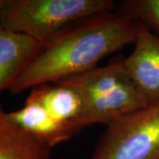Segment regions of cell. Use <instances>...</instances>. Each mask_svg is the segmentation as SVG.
<instances>
[{"label":"cell","mask_w":159,"mask_h":159,"mask_svg":"<svg viewBox=\"0 0 159 159\" xmlns=\"http://www.w3.org/2000/svg\"><path fill=\"white\" fill-rule=\"evenodd\" d=\"M6 5H7V0H0V30L5 29V26H4V14H5Z\"/></svg>","instance_id":"11"},{"label":"cell","mask_w":159,"mask_h":159,"mask_svg":"<svg viewBox=\"0 0 159 159\" xmlns=\"http://www.w3.org/2000/svg\"><path fill=\"white\" fill-rule=\"evenodd\" d=\"M31 94L58 123L74 134L85 127L82 97L79 91L66 81L36 87L32 89Z\"/></svg>","instance_id":"6"},{"label":"cell","mask_w":159,"mask_h":159,"mask_svg":"<svg viewBox=\"0 0 159 159\" xmlns=\"http://www.w3.org/2000/svg\"><path fill=\"white\" fill-rule=\"evenodd\" d=\"M116 10L159 34V0H125Z\"/></svg>","instance_id":"10"},{"label":"cell","mask_w":159,"mask_h":159,"mask_svg":"<svg viewBox=\"0 0 159 159\" xmlns=\"http://www.w3.org/2000/svg\"><path fill=\"white\" fill-rule=\"evenodd\" d=\"M9 115L18 125L51 148L75 135L58 123L31 93L22 108Z\"/></svg>","instance_id":"8"},{"label":"cell","mask_w":159,"mask_h":159,"mask_svg":"<svg viewBox=\"0 0 159 159\" xmlns=\"http://www.w3.org/2000/svg\"><path fill=\"white\" fill-rule=\"evenodd\" d=\"M116 9L113 0H7L4 26L45 45L74 25Z\"/></svg>","instance_id":"2"},{"label":"cell","mask_w":159,"mask_h":159,"mask_svg":"<svg viewBox=\"0 0 159 159\" xmlns=\"http://www.w3.org/2000/svg\"><path fill=\"white\" fill-rule=\"evenodd\" d=\"M51 148L11 119L0 105V159H51Z\"/></svg>","instance_id":"9"},{"label":"cell","mask_w":159,"mask_h":159,"mask_svg":"<svg viewBox=\"0 0 159 159\" xmlns=\"http://www.w3.org/2000/svg\"><path fill=\"white\" fill-rule=\"evenodd\" d=\"M91 159H159V102L108 125Z\"/></svg>","instance_id":"4"},{"label":"cell","mask_w":159,"mask_h":159,"mask_svg":"<svg viewBox=\"0 0 159 159\" xmlns=\"http://www.w3.org/2000/svg\"><path fill=\"white\" fill-rule=\"evenodd\" d=\"M43 45L25 34L0 30V93L9 89Z\"/></svg>","instance_id":"7"},{"label":"cell","mask_w":159,"mask_h":159,"mask_svg":"<svg viewBox=\"0 0 159 159\" xmlns=\"http://www.w3.org/2000/svg\"><path fill=\"white\" fill-rule=\"evenodd\" d=\"M79 91L84 104V125L107 126L149 106L126 74L123 58L64 80Z\"/></svg>","instance_id":"3"},{"label":"cell","mask_w":159,"mask_h":159,"mask_svg":"<svg viewBox=\"0 0 159 159\" xmlns=\"http://www.w3.org/2000/svg\"><path fill=\"white\" fill-rule=\"evenodd\" d=\"M136 22L134 48L123 58V66L148 105H152L159 102V35Z\"/></svg>","instance_id":"5"},{"label":"cell","mask_w":159,"mask_h":159,"mask_svg":"<svg viewBox=\"0 0 159 159\" xmlns=\"http://www.w3.org/2000/svg\"><path fill=\"white\" fill-rule=\"evenodd\" d=\"M137 22L114 11L89 18L42 48L13 81L12 95L97 68L104 57L134 43Z\"/></svg>","instance_id":"1"}]
</instances>
